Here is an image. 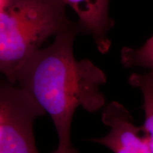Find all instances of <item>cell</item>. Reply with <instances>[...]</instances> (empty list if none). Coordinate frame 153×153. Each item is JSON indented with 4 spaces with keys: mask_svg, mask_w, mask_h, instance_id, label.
<instances>
[{
    "mask_svg": "<svg viewBox=\"0 0 153 153\" xmlns=\"http://www.w3.org/2000/svg\"><path fill=\"white\" fill-rule=\"evenodd\" d=\"M46 112L23 88L0 82V153H39L33 123Z\"/></svg>",
    "mask_w": 153,
    "mask_h": 153,
    "instance_id": "cell-3",
    "label": "cell"
},
{
    "mask_svg": "<svg viewBox=\"0 0 153 153\" xmlns=\"http://www.w3.org/2000/svg\"><path fill=\"white\" fill-rule=\"evenodd\" d=\"M128 82L133 87L138 88L143 94L145 111V122L143 126L148 133L153 153V70L145 74H132Z\"/></svg>",
    "mask_w": 153,
    "mask_h": 153,
    "instance_id": "cell-6",
    "label": "cell"
},
{
    "mask_svg": "<svg viewBox=\"0 0 153 153\" xmlns=\"http://www.w3.org/2000/svg\"><path fill=\"white\" fill-rule=\"evenodd\" d=\"M103 123L109 128L106 135L89 140L108 148L114 153H152L148 132L136 126L128 110L119 102L111 101L101 114Z\"/></svg>",
    "mask_w": 153,
    "mask_h": 153,
    "instance_id": "cell-4",
    "label": "cell"
},
{
    "mask_svg": "<svg viewBox=\"0 0 153 153\" xmlns=\"http://www.w3.org/2000/svg\"><path fill=\"white\" fill-rule=\"evenodd\" d=\"M53 153H78L76 148H63V147L57 146V148Z\"/></svg>",
    "mask_w": 153,
    "mask_h": 153,
    "instance_id": "cell-8",
    "label": "cell"
},
{
    "mask_svg": "<svg viewBox=\"0 0 153 153\" xmlns=\"http://www.w3.org/2000/svg\"><path fill=\"white\" fill-rule=\"evenodd\" d=\"M120 62L125 68L140 67L153 70V36L139 48H123L120 51Z\"/></svg>",
    "mask_w": 153,
    "mask_h": 153,
    "instance_id": "cell-7",
    "label": "cell"
},
{
    "mask_svg": "<svg viewBox=\"0 0 153 153\" xmlns=\"http://www.w3.org/2000/svg\"><path fill=\"white\" fill-rule=\"evenodd\" d=\"M73 9L78 16L81 33L91 36L98 51L108 53L111 41L108 32L114 25L108 14L109 0H61Z\"/></svg>",
    "mask_w": 153,
    "mask_h": 153,
    "instance_id": "cell-5",
    "label": "cell"
},
{
    "mask_svg": "<svg viewBox=\"0 0 153 153\" xmlns=\"http://www.w3.org/2000/svg\"><path fill=\"white\" fill-rule=\"evenodd\" d=\"M78 25L70 20L61 0L0 1V71L16 85L24 62L51 36Z\"/></svg>",
    "mask_w": 153,
    "mask_h": 153,
    "instance_id": "cell-2",
    "label": "cell"
},
{
    "mask_svg": "<svg viewBox=\"0 0 153 153\" xmlns=\"http://www.w3.org/2000/svg\"><path fill=\"white\" fill-rule=\"evenodd\" d=\"M79 25L55 36L49 46L26 60L16 75V85L27 91L51 116L58 146L72 148L71 126L74 112L82 107L94 113L106 106L101 86L106 75L89 59L74 57V38Z\"/></svg>",
    "mask_w": 153,
    "mask_h": 153,
    "instance_id": "cell-1",
    "label": "cell"
}]
</instances>
